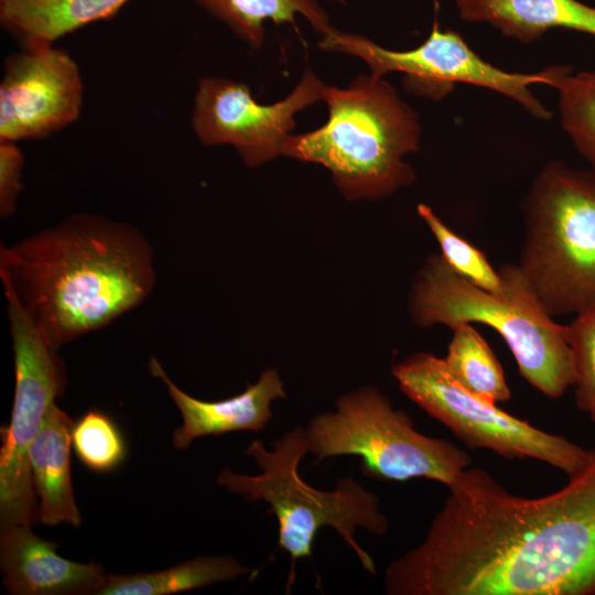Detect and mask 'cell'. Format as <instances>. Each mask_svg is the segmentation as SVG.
Instances as JSON below:
<instances>
[{"label": "cell", "instance_id": "6da1fadb", "mask_svg": "<svg viewBox=\"0 0 595 595\" xmlns=\"http://www.w3.org/2000/svg\"><path fill=\"white\" fill-rule=\"evenodd\" d=\"M447 488L422 542L387 567V594H595V457L543 497L470 466Z\"/></svg>", "mask_w": 595, "mask_h": 595}, {"label": "cell", "instance_id": "7a4b0ae2", "mask_svg": "<svg viewBox=\"0 0 595 595\" xmlns=\"http://www.w3.org/2000/svg\"><path fill=\"white\" fill-rule=\"evenodd\" d=\"M0 277L56 350L137 309L156 282L142 231L96 214H74L1 245Z\"/></svg>", "mask_w": 595, "mask_h": 595}, {"label": "cell", "instance_id": "3957f363", "mask_svg": "<svg viewBox=\"0 0 595 595\" xmlns=\"http://www.w3.org/2000/svg\"><path fill=\"white\" fill-rule=\"evenodd\" d=\"M327 121L291 134L282 155L325 166L348 199L376 201L414 181L403 160L420 147L416 112L382 77H356L347 87L325 85Z\"/></svg>", "mask_w": 595, "mask_h": 595}, {"label": "cell", "instance_id": "277c9868", "mask_svg": "<svg viewBox=\"0 0 595 595\" xmlns=\"http://www.w3.org/2000/svg\"><path fill=\"white\" fill-rule=\"evenodd\" d=\"M499 273L504 293H491L454 272L440 253H432L413 281L410 314L421 327L488 325L508 345L520 375L545 397L559 399L573 386L564 325L545 311L518 264H505Z\"/></svg>", "mask_w": 595, "mask_h": 595}, {"label": "cell", "instance_id": "5b68a950", "mask_svg": "<svg viewBox=\"0 0 595 595\" xmlns=\"http://www.w3.org/2000/svg\"><path fill=\"white\" fill-rule=\"evenodd\" d=\"M309 453L305 428L296 425L272 442L271 450L259 440L247 446L246 454L260 468L258 475L238 474L226 467L217 476V484L230 493L270 506L269 512L279 526L278 547L291 558L288 589L295 576V562L311 558L313 542L323 527H332L370 574L376 573V564L354 533L358 528L377 536L389 530L379 497L353 478H338L333 490L305 483L299 466Z\"/></svg>", "mask_w": 595, "mask_h": 595}, {"label": "cell", "instance_id": "8992f818", "mask_svg": "<svg viewBox=\"0 0 595 595\" xmlns=\"http://www.w3.org/2000/svg\"><path fill=\"white\" fill-rule=\"evenodd\" d=\"M518 263L554 318L595 304V172L548 162L522 201Z\"/></svg>", "mask_w": 595, "mask_h": 595}, {"label": "cell", "instance_id": "52a82bcc", "mask_svg": "<svg viewBox=\"0 0 595 595\" xmlns=\"http://www.w3.org/2000/svg\"><path fill=\"white\" fill-rule=\"evenodd\" d=\"M305 433L317 462L357 456L363 474L381 480L426 478L448 487L472 465L455 444L416 431L408 413L372 386L339 397L334 411L309 421Z\"/></svg>", "mask_w": 595, "mask_h": 595}, {"label": "cell", "instance_id": "ba28073f", "mask_svg": "<svg viewBox=\"0 0 595 595\" xmlns=\"http://www.w3.org/2000/svg\"><path fill=\"white\" fill-rule=\"evenodd\" d=\"M392 375L409 399L469 448L489 450L507 459H537L569 478L582 473L595 457V450L539 430L470 393L451 375L443 358L415 353L396 364Z\"/></svg>", "mask_w": 595, "mask_h": 595}, {"label": "cell", "instance_id": "9c48e42d", "mask_svg": "<svg viewBox=\"0 0 595 595\" xmlns=\"http://www.w3.org/2000/svg\"><path fill=\"white\" fill-rule=\"evenodd\" d=\"M322 35L323 51L338 52L363 60L375 77L401 73L405 88L414 95L441 100L456 84L494 90L518 102L531 116L548 120L551 111L533 96L530 87L544 84L554 88L571 66H550L537 73L504 71L482 58L452 30L434 26L419 46L407 51L385 48L370 39L331 26Z\"/></svg>", "mask_w": 595, "mask_h": 595}, {"label": "cell", "instance_id": "30bf717a", "mask_svg": "<svg viewBox=\"0 0 595 595\" xmlns=\"http://www.w3.org/2000/svg\"><path fill=\"white\" fill-rule=\"evenodd\" d=\"M12 338L15 389L11 419L1 426L0 526H32L39 507L29 450L55 400L66 388V372L14 296L4 292Z\"/></svg>", "mask_w": 595, "mask_h": 595}, {"label": "cell", "instance_id": "8fae6325", "mask_svg": "<svg viewBox=\"0 0 595 595\" xmlns=\"http://www.w3.org/2000/svg\"><path fill=\"white\" fill-rule=\"evenodd\" d=\"M324 87L306 68L289 96L263 105L245 83L203 77L195 94L192 128L203 144L230 145L247 166L256 167L282 155L296 113L321 100Z\"/></svg>", "mask_w": 595, "mask_h": 595}, {"label": "cell", "instance_id": "7c38bea8", "mask_svg": "<svg viewBox=\"0 0 595 595\" xmlns=\"http://www.w3.org/2000/svg\"><path fill=\"white\" fill-rule=\"evenodd\" d=\"M84 101L75 60L54 44L23 46L4 61L0 141L41 139L73 123Z\"/></svg>", "mask_w": 595, "mask_h": 595}, {"label": "cell", "instance_id": "4fadbf2b", "mask_svg": "<svg viewBox=\"0 0 595 595\" xmlns=\"http://www.w3.org/2000/svg\"><path fill=\"white\" fill-rule=\"evenodd\" d=\"M32 526L0 530L3 586L13 595H97L107 574L98 563L61 556L57 544L37 537Z\"/></svg>", "mask_w": 595, "mask_h": 595}, {"label": "cell", "instance_id": "5bb4252c", "mask_svg": "<svg viewBox=\"0 0 595 595\" xmlns=\"http://www.w3.org/2000/svg\"><path fill=\"white\" fill-rule=\"evenodd\" d=\"M151 375L160 379L178 409L182 424L173 431L176 450H186L194 440L237 431H262L272 419L271 404L285 398L283 382L275 369H266L245 391L219 401H204L178 388L155 357L149 363Z\"/></svg>", "mask_w": 595, "mask_h": 595}, {"label": "cell", "instance_id": "9a60e30c", "mask_svg": "<svg viewBox=\"0 0 595 595\" xmlns=\"http://www.w3.org/2000/svg\"><path fill=\"white\" fill-rule=\"evenodd\" d=\"M74 422L54 403L29 450L39 520L46 526L66 523L78 527L77 508L71 478V447Z\"/></svg>", "mask_w": 595, "mask_h": 595}, {"label": "cell", "instance_id": "2e32d148", "mask_svg": "<svg viewBox=\"0 0 595 595\" xmlns=\"http://www.w3.org/2000/svg\"><path fill=\"white\" fill-rule=\"evenodd\" d=\"M461 19L487 23L523 44L538 41L551 29L595 36V8L578 0H456Z\"/></svg>", "mask_w": 595, "mask_h": 595}, {"label": "cell", "instance_id": "e0dca14e", "mask_svg": "<svg viewBox=\"0 0 595 595\" xmlns=\"http://www.w3.org/2000/svg\"><path fill=\"white\" fill-rule=\"evenodd\" d=\"M128 1L0 0V21L23 46L54 44L87 24L112 18Z\"/></svg>", "mask_w": 595, "mask_h": 595}, {"label": "cell", "instance_id": "ac0fdd59", "mask_svg": "<svg viewBox=\"0 0 595 595\" xmlns=\"http://www.w3.org/2000/svg\"><path fill=\"white\" fill-rule=\"evenodd\" d=\"M249 572L231 555H204L156 572L107 574L97 595H167L230 581Z\"/></svg>", "mask_w": 595, "mask_h": 595}, {"label": "cell", "instance_id": "d6986e66", "mask_svg": "<svg viewBox=\"0 0 595 595\" xmlns=\"http://www.w3.org/2000/svg\"><path fill=\"white\" fill-rule=\"evenodd\" d=\"M214 18L252 48L264 42V24L294 23L295 17L304 18L320 34L332 25L326 11L317 0H196Z\"/></svg>", "mask_w": 595, "mask_h": 595}, {"label": "cell", "instance_id": "ffe728a7", "mask_svg": "<svg viewBox=\"0 0 595 595\" xmlns=\"http://www.w3.org/2000/svg\"><path fill=\"white\" fill-rule=\"evenodd\" d=\"M453 329L444 363L455 380L470 393L493 403L511 397L494 351L472 324Z\"/></svg>", "mask_w": 595, "mask_h": 595}, {"label": "cell", "instance_id": "44dd1931", "mask_svg": "<svg viewBox=\"0 0 595 595\" xmlns=\"http://www.w3.org/2000/svg\"><path fill=\"white\" fill-rule=\"evenodd\" d=\"M554 88L562 128L595 172V69L570 71Z\"/></svg>", "mask_w": 595, "mask_h": 595}, {"label": "cell", "instance_id": "7402d4cb", "mask_svg": "<svg viewBox=\"0 0 595 595\" xmlns=\"http://www.w3.org/2000/svg\"><path fill=\"white\" fill-rule=\"evenodd\" d=\"M416 210L436 239L440 255L454 272L486 291L504 293L499 270L491 267L483 251L454 232L430 206L419 204Z\"/></svg>", "mask_w": 595, "mask_h": 595}, {"label": "cell", "instance_id": "603a6c76", "mask_svg": "<svg viewBox=\"0 0 595 595\" xmlns=\"http://www.w3.org/2000/svg\"><path fill=\"white\" fill-rule=\"evenodd\" d=\"M72 446L78 459L98 473L116 469L127 453L123 436L115 422L97 410L86 412L74 422Z\"/></svg>", "mask_w": 595, "mask_h": 595}, {"label": "cell", "instance_id": "cb8c5ba5", "mask_svg": "<svg viewBox=\"0 0 595 595\" xmlns=\"http://www.w3.org/2000/svg\"><path fill=\"white\" fill-rule=\"evenodd\" d=\"M573 366L576 404L595 423V304L564 325Z\"/></svg>", "mask_w": 595, "mask_h": 595}, {"label": "cell", "instance_id": "d4e9b609", "mask_svg": "<svg viewBox=\"0 0 595 595\" xmlns=\"http://www.w3.org/2000/svg\"><path fill=\"white\" fill-rule=\"evenodd\" d=\"M24 156L15 142L0 141V217L7 219L17 208L23 188Z\"/></svg>", "mask_w": 595, "mask_h": 595}, {"label": "cell", "instance_id": "484cf974", "mask_svg": "<svg viewBox=\"0 0 595 595\" xmlns=\"http://www.w3.org/2000/svg\"><path fill=\"white\" fill-rule=\"evenodd\" d=\"M331 1H337V2H343V0H331Z\"/></svg>", "mask_w": 595, "mask_h": 595}]
</instances>
